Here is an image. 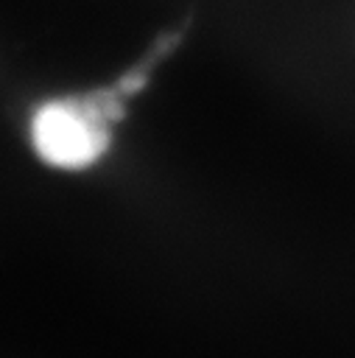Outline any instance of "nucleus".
<instances>
[{
    "instance_id": "1",
    "label": "nucleus",
    "mask_w": 355,
    "mask_h": 358,
    "mask_svg": "<svg viewBox=\"0 0 355 358\" xmlns=\"http://www.w3.org/2000/svg\"><path fill=\"white\" fill-rule=\"evenodd\" d=\"M123 84H112L87 95L53 98L36 106L31 117V143L42 162L61 171L89 168L103 157L112 126L123 115Z\"/></svg>"
}]
</instances>
